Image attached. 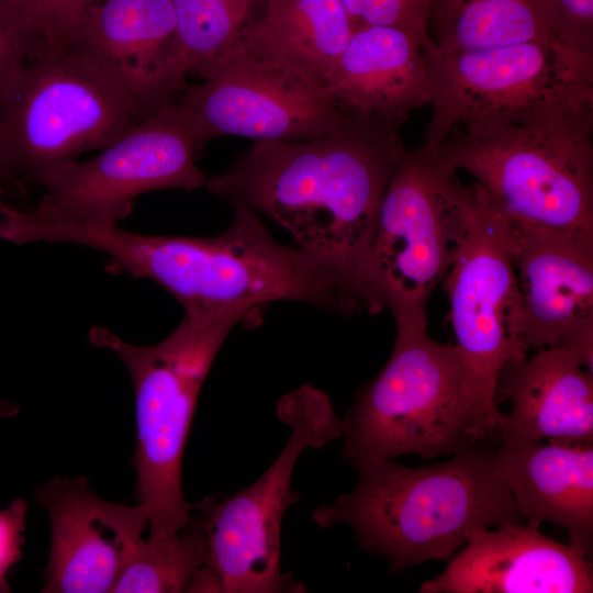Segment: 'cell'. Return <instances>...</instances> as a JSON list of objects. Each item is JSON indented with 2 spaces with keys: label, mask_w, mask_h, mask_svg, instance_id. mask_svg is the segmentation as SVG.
<instances>
[{
  "label": "cell",
  "mask_w": 593,
  "mask_h": 593,
  "mask_svg": "<svg viewBox=\"0 0 593 593\" xmlns=\"http://www.w3.org/2000/svg\"><path fill=\"white\" fill-rule=\"evenodd\" d=\"M405 149L396 128L357 119L315 138L257 141L227 171L208 176L204 187L287 230L369 312V253L384 191Z\"/></svg>",
  "instance_id": "1"
},
{
  "label": "cell",
  "mask_w": 593,
  "mask_h": 593,
  "mask_svg": "<svg viewBox=\"0 0 593 593\" xmlns=\"http://www.w3.org/2000/svg\"><path fill=\"white\" fill-rule=\"evenodd\" d=\"M482 441L426 467L393 459L362 466L354 490L314 508L312 518L322 527L349 525L359 546L385 558L392 573L447 561L470 529L524 523L494 471V450Z\"/></svg>",
  "instance_id": "2"
},
{
  "label": "cell",
  "mask_w": 593,
  "mask_h": 593,
  "mask_svg": "<svg viewBox=\"0 0 593 593\" xmlns=\"http://www.w3.org/2000/svg\"><path fill=\"white\" fill-rule=\"evenodd\" d=\"M133 266L169 291L186 312L251 315L273 301L305 302L342 314L361 312L337 275L300 247L278 243L258 214L234 206L213 237L143 235Z\"/></svg>",
  "instance_id": "3"
},
{
  "label": "cell",
  "mask_w": 593,
  "mask_h": 593,
  "mask_svg": "<svg viewBox=\"0 0 593 593\" xmlns=\"http://www.w3.org/2000/svg\"><path fill=\"white\" fill-rule=\"evenodd\" d=\"M242 313L186 312L165 339L134 345L94 326L89 342L113 351L131 374L135 393L136 497L148 516L149 538L176 534L192 519L182 489V459L202 385Z\"/></svg>",
  "instance_id": "4"
},
{
  "label": "cell",
  "mask_w": 593,
  "mask_h": 593,
  "mask_svg": "<svg viewBox=\"0 0 593 593\" xmlns=\"http://www.w3.org/2000/svg\"><path fill=\"white\" fill-rule=\"evenodd\" d=\"M159 107L77 44L44 52L0 111V172L22 192L44 168L105 148Z\"/></svg>",
  "instance_id": "5"
},
{
  "label": "cell",
  "mask_w": 593,
  "mask_h": 593,
  "mask_svg": "<svg viewBox=\"0 0 593 593\" xmlns=\"http://www.w3.org/2000/svg\"><path fill=\"white\" fill-rule=\"evenodd\" d=\"M342 423V459L355 469L406 455L450 457L489 438L458 348L427 332L396 334L388 362L357 390Z\"/></svg>",
  "instance_id": "6"
},
{
  "label": "cell",
  "mask_w": 593,
  "mask_h": 593,
  "mask_svg": "<svg viewBox=\"0 0 593 593\" xmlns=\"http://www.w3.org/2000/svg\"><path fill=\"white\" fill-rule=\"evenodd\" d=\"M437 152L405 149L384 191L368 265L369 313L389 309L396 334L426 332V307L469 230L474 183Z\"/></svg>",
  "instance_id": "7"
},
{
  "label": "cell",
  "mask_w": 593,
  "mask_h": 593,
  "mask_svg": "<svg viewBox=\"0 0 593 593\" xmlns=\"http://www.w3.org/2000/svg\"><path fill=\"white\" fill-rule=\"evenodd\" d=\"M432 107L423 147L437 152L457 127L469 135L547 120L593 104V56L558 41L471 51L424 43Z\"/></svg>",
  "instance_id": "8"
},
{
  "label": "cell",
  "mask_w": 593,
  "mask_h": 593,
  "mask_svg": "<svg viewBox=\"0 0 593 593\" xmlns=\"http://www.w3.org/2000/svg\"><path fill=\"white\" fill-rule=\"evenodd\" d=\"M593 104L485 134L447 136L437 149L475 178L516 225L593 235Z\"/></svg>",
  "instance_id": "9"
},
{
  "label": "cell",
  "mask_w": 593,
  "mask_h": 593,
  "mask_svg": "<svg viewBox=\"0 0 593 593\" xmlns=\"http://www.w3.org/2000/svg\"><path fill=\"white\" fill-rule=\"evenodd\" d=\"M276 414L290 427V436L271 466L246 489L201 501L204 518L199 525L206 539V564L222 592L305 591L281 571V524L286 511L299 500L291 480L301 454L342 437L343 423L328 394L311 384L283 395Z\"/></svg>",
  "instance_id": "10"
},
{
  "label": "cell",
  "mask_w": 593,
  "mask_h": 593,
  "mask_svg": "<svg viewBox=\"0 0 593 593\" xmlns=\"http://www.w3.org/2000/svg\"><path fill=\"white\" fill-rule=\"evenodd\" d=\"M513 224L474 182L467 236L443 281L458 348L471 374L481 419L495 440L500 373L527 356L519 343L522 298L512 254Z\"/></svg>",
  "instance_id": "11"
},
{
  "label": "cell",
  "mask_w": 593,
  "mask_h": 593,
  "mask_svg": "<svg viewBox=\"0 0 593 593\" xmlns=\"http://www.w3.org/2000/svg\"><path fill=\"white\" fill-rule=\"evenodd\" d=\"M202 148L176 100L167 102L98 155L41 170L33 184L44 193L35 205L81 221L119 225L144 193L204 187L208 175L197 166Z\"/></svg>",
  "instance_id": "12"
},
{
  "label": "cell",
  "mask_w": 593,
  "mask_h": 593,
  "mask_svg": "<svg viewBox=\"0 0 593 593\" xmlns=\"http://www.w3.org/2000/svg\"><path fill=\"white\" fill-rule=\"evenodd\" d=\"M201 78L203 82L188 85L176 103L203 146L223 135L310 139L357 120L317 83L242 56H225Z\"/></svg>",
  "instance_id": "13"
},
{
  "label": "cell",
  "mask_w": 593,
  "mask_h": 593,
  "mask_svg": "<svg viewBox=\"0 0 593 593\" xmlns=\"http://www.w3.org/2000/svg\"><path fill=\"white\" fill-rule=\"evenodd\" d=\"M52 530L44 593L112 592L144 540L145 510L107 501L85 477L56 475L35 489Z\"/></svg>",
  "instance_id": "14"
},
{
  "label": "cell",
  "mask_w": 593,
  "mask_h": 593,
  "mask_svg": "<svg viewBox=\"0 0 593 593\" xmlns=\"http://www.w3.org/2000/svg\"><path fill=\"white\" fill-rule=\"evenodd\" d=\"M512 224L523 350L563 345L593 371V235Z\"/></svg>",
  "instance_id": "15"
},
{
  "label": "cell",
  "mask_w": 593,
  "mask_h": 593,
  "mask_svg": "<svg viewBox=\"0 0 593 593\" xmlns=\"http://www.w3.org/2000/svg\"><path fill=\"white\" fill-rule=\"evenodd\" d=\"M421 593H591L592 562L523 523L474 527Z\"/></svg>",
  "instance_id": "16"
},
{
  "label": "cell",
  "mask_w": 593,
  "mask_h": 593,
  "mask_svg": "<svg viewBox=\"0 0 593 593\" xmlns=\"http://www.w3.org/2000/svg\"><path fill=\"white\" fill-rule=\"evenodd\" d=\"M495 401L511 404L497 415L495 440L593 444V371L567 346L510 360L500 373Z\"/></svg>",
  "instance_id": "17"
},
{
  "label": "cell",
  "mask_w": 593,
  "mask_h": 593,
  "mask_svg": "<svg viewBox=\"0 0 593 593\" xmlns=\"http://www.w3.org/2000/svg\"><path fill=\"white\" fill-rule=\"evenodd\" d=\"M425 41L395 27L355 26L325 90L357 119L399 130L428 105Z\"/></svg>",
  "instance_id": "18"
},
{
  "label": "cell",
  "mask_w": 593,
  "mask_h": 593,
  "mask_svg": "<svg viewBox=\"0 0 593 593\" xmlns=\"http://www.w3.org/2000/svg\"><path fill=\"white\" fill-rule=\"evenodd\" d=\"M492 465L524 523L563 528L572 547L593 549V444L515 438L501 441Z\"/></svg>",
  "instance_id": "19"
},
{
  "label": "cell",
  "mask_w": 593,
  "mask_h": 593,
  "mask_svg": "<svg viewBox=\"0 0 593 593\" xmlns=\"http://www.w3.org/2000/svg\"><path fill=\"white\" fill-rule=\"evenodd\" d=\"M72 44L111 64L157 105L188 86L171 0H92Z\"/></svg>",
  "instance_id": "20"
},
{
  "label": "cell",
  "mask_w": 593,
  "mask_h": 593,
  "mask_svg": "<svg viewBox=\"0 0 593 593\" xmlns=\"http://www.w3.org/2000/svg\"><path fill=\"white\" fill-rule=\"evenodd\" d=\"M353 30L340 0H256L227 55L284 68L325 89Z\"/></svg>",
  "instance_id": "21"
},
{
  "label": "cell",
  "mask_w": 593,
  "mask_h": 593,
  "mask_svg": "<svg viewBox=\"0 0 593 593\" xmlns=\"http://www.w3.org/2000/svg\"><path fill=\"white\" fill-rule=\"evenodd\" d=\"M430 24L432 42L448 52L558 41L551 0H434Z\"/></svg>",
  "instance_id": "22"
},
{
  "label": "cell",
  "mask_w": 593,
  "mask_h": 593,
  "mask_svg": "<svg viewBox=\"0 0 593 593\" xmlns=\"http://www.w3.org/2000/svg\"><path fill=\"white\" fill-rule=\"evenodd\" d=\"M206 562L205 535L193 519L174 535L144 539L112 592H188Z\"/></svg>",
  "instance_id": "23"
},
{
  "label": "cell",
  "mask_w": 593,
  "mask_h": 593,
  "mask_svg": "<svg viewBox=\"0 0 593 593\" xmlns=\"http://www.w3.org/2000/svg\"><path fill=\"white\" fill-rule=\"evenodd\" d=\"M256 0H171L182 68L201 77L236 43Z\"/></svg>",
  "instance_id": "24"
},
{
  "label": "cell",
  "mask_w": 593,
  "mask_h": 593,
  "mask_svg": "<svg viewBox=\"0 0 593 593\" xmlns=\"http://www.w3.org/2000/svg\"><path fill=\"white\" fill-rule=\"evenodd\" d=\"M92 0H8L27 42L31 58L74 43L81 16Z\"/></svg>",
  "instance_id": "25"
},
{
  "label": "cell",
  "mask_w": 593,
  "mask_h": 593,
  "mask_svg": "<svg viewBox=\"0 0 593 593\" xmlns=\"http://www.w3.org/2000/svg\"><path fill=\"white\" fill-rule=\"evenodd\" d=\"M354 27H395L427 40L434 0H340Z\"/></svg>",
  "instance_id": "26"
},
{
  "label": "cell",
  "mask_w": 593,
  "mask_h": 593,
  "mask_svg": "<svg viewBox=\"0 0 593 593\" xmlns=\"http://www.w3.org/2000/svg\"><path fill=\"white\" fill-rule=\"evenodd\" d=\"M30 59V47L9 2L0 0V111Z\"/></svg>",
  "instance_id": "27"
},
{
  "label": "cell",
  "mask_w": 593,
  "mask_h": 593,
  "mask_svg": "<svg viewBox=\"0 0 593 593\" xmlns=\"http://www.w3.org/2000/svg\"><path fill=\"white\" fill-rule=\"evenodd\" d=\"M557 38L564 46L593 56V0H551Z\"/></svg>",
  "instance_id": "28"
},
{
  "label": "cell",
  "mask_w": 593,
  "mask_h": 593,
  "mask_svg": "<svg viewBox=\"0 0 593 593\" xmlns=\"http://www.w3.org/2000/svg\"><path fill=\"white\" fill-rule=\"evenodd\" d=\"M27 503L18 499L0 511V593L10 592L9 570L22 559Z\"/></svg>",
  "instance_id": "29"
},
{
  "label": "cell",
  "mask_w": 593,
  "mask_h": 593,
  "mask_svg": "<svg viewBox=\"0 0 593 593\" xmlns=\"http://www.w3.org/2000/svg\"><path fill=\"white\" fill-rule=\"evenodd\" d=\"M19 412V406L9 401H0V418L12 417Z\"/></svg>",
  "instance_id": "30"
},
{
  "label": "cell",
  "mask_w": 593,
  "mask_h": 593,
  "mask_svg": "<svg viewBox=\"0 0 593 593\" xmlns=\"http://www.w3.org/2000/svg\"><path fill=\"white\" fill-rule=\"evenodd\" d=\"M12 191L2 174L0 172V200L4 199L7 192Z\"/></svg>",
  "instance_id": "31"
}]
</instances>
